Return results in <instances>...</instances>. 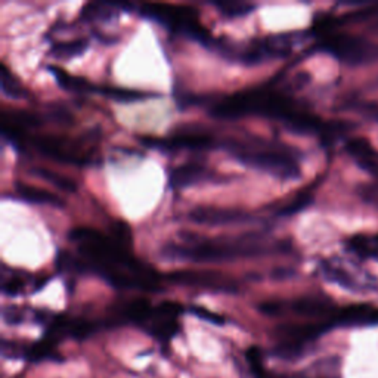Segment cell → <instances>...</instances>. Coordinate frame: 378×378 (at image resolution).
<instances>
[{
    "instance_id": "obj_22",
    "label": "cell",
    "mask_w": 378,
    "mask_h": 378,
    "mask_svg": "<svg viewBox=\"0 0 378 378\" xmlns=\"http://www.w3.org/2000/svg\"><path fill=\"white\" fill-rule=\"evenodd\" d=\"M31 173L40 177L41 181L49 182L50 185H54L55 188L61 189V191L66 192H76L77 191V183L71 179V177H67L64 175H59L54 170L46 169V167H34Z\"/></svg>"
},
{
    "instance_id": "obj_6",
    "label": "cell",
    "mask_w": 378,
    "mask_h": 378,
    "mask_svg": "<svg viewBox=\"0 0 378 378\" xmlns=\"http://www.w3.org/2000/svg\"><path fill=\"white\" fill-rule=\"evenodd\" d=\"M223 139H217L213 135L199 130L176 132L169 138H141V143L155 148L161 152L176 151H210L222 150Z\"/></svg>"
},
{
    "instance_id": "obj_12",
    "label": "cell",
    "mask_w": 378,
    "mask_h": 378,
    "mask_svg": "<svg viewBox=\"0 0 378 378\" xmlns=\"http://www.w3.org/2000/svg\"><path fill=\"white\" fill-rule=\"evenodd\" d=\"M290 309L300 317L321 318L324 321H330L339 310L334 301L324 294H312V296H303L292 300Z\"/></svg>"
},
{
    "instance_id": "obj_24",
    "label": "cell",
    "mask_w": 378,
    "mask_h": 378,
    "mask_svg": "<svg viewBox=\"0 0 378 378\" xmlns=\"http://www.w3.org/2000/svg\"><path fill=\"white\" fill-rule=\"evenodd\" d=\"M313 203V188H304L303 191H300L296 197H292L290 199V203L284 204L277 210L278 216H294L300 212H303L304 208H308Z\"/></svg>"
},
{
    "instance_id": "obj_34",
    "label": "cell",
    "mask_w": 378,
    "mask_h": 378,
    "mask_svg": "<svg viewBox=\"0 0 378 378\" xmlns=\"http://www.w3.org/2000/svg\"><path fill=\"white\" fill-rule=\"evenodd\" d=\"M366 115H368V117H371L372 120L378 121V105L375 103H371V105H366Z\"/></svg>"
},
{
    "instance_id": "obj_15",
    "label": "cell",
    "mask_w": 378,
    "mask_h": 378,
    "mask_svg": "<svg viewBox=\"0 0 378 378\" xmlns=\"http://www.w3.org/2000/svg\"><path fill=\"white\" fill-rule=\"evenodd\" d=\"M15 192L19 199H23L26 203L31 204H41V206H52L57 208H62L66 206L64 199L59 198L57 194L45 191V189H40L36 186H31L27 183H15Z\"/></svg>"
},
{
    "instance_id": "obj_2",
    "label": "cell",
    "mask_w": 378,
    "mask_h": 378,
    "mask_svg": "<svg viewBox=\"0 0 378 378\" xmlns=\"http://www.w3.org/2000/svg\"><path fill=\"white\" fill-rule=\"evenodd\" d=\"M291 244L281 241L269 244L265 235L250 232L237 237L206 238L194 232L177 234V239L166 243L160 255L170 261H192V263H223L238 259L259 257L270 253H287Z\"/></svg>"
},
{
    "instance_id": "obj_14",
    "label": "cell",
    "mask_w": 378,
    "mask_h": 378,
    "mask_svg": "<svg viewBox=\"0 0 378 378\" xmlns=\"http://www.w3.org/2000/svg\"><path fill=\"white\" fill-rule=\"evenodd\" d=\"M321 272L324 278L337 284V286L349 290V291H355V292H361V291H371L377 288V281L375 278L371 279H358L355 275H352L349 270H346L341 266H337L331 263V261H322L321 263Z\"/></svg>"
},
{
    "instance_id": "obj_25",
    "label": "cell",
    "mask_w": 378,
    "mask_h": 378,
    "mask_svg": "<svg viewBox=\"0 0 378 378\" xmlns=\"http://www.w3.org/2000/svg\"><path fill=\"white\" fill-rule=\"evenodd\" d=\"M0 86H2V92L8 98L23 99L27 97L26 88L21 85L19 80L9 71L5 64L0 66Z\"/></svg>"
},
{
    "instance_id": "obj_30",
    "label": "cell",
    "mask_w": 378,
    "mask_h": 378,
    "mask_svg": "<svg viewBox=\"0 0 378 378\" xmlns=\"http://www.w3.org/2000/svg\"><path fill=\"white\" fill-rule=\"evenodd\" d=\"M246 356H247V362L250 365V370L256 378H269L263 366V359H261V350L259 348H256V346L250 348Z\"/></svg>"
},
{
    "instance_id": "obj_8",
    "label": "cell",
    "mask_w": 378,
    "mask_h": 378,
    "mask_svg": "<svg viewBox=\"0 0 378 378\" xmlns=\"http://www.w3.org/2000/svg\"><path fill=\"white\" fill-rule=\"evenodd\" d=\"M183 313V306L176 301H161L152 309L151 318L143 327L151 337L161 343L170 341L181 330L179 317Z\"/></svg>"
},
{
    "instance_id": "obj_18",
    "label": "cell",
    "mask_w": 378,
    "mask_h": 378,
    "mask_svg": "<svg viewBox=\"0 0 378 378\" xmlns=\"http://www.w3.org/2000/svg\"><path fill=\"white\" fill-rule=\"evenodd\" d=\"M123 10V3L115 2H90L83 6L80 17L86 23H98V21H111L117 18Z\"/></svg>"
},
{
    "instance_id": "obj_16",
    "label": "cell",
    "mask_w": 378,
    "mask_h": 378,
    "mask_svg": "<svg viewBox=\"0 0 378 378\" xmlns=\"http://www.w3.org/2000/svg\"><path fill=\"white\" fill-rule=\"evenodd\" d=\"M48 71L52 74L58 83V86L62 88L67 92L71 93H79V94H86V93H97L98 86L93 85L89 80L79 77V76H72L68 74L67 71L57 66H48Z\"/></svg>"
},
{
    "instance_id": "obj_23",
    "label": "cell",
    "mask_w": 378,
    "mask_h": 378,
    "mask_svg": "<svg viewBox=\"0 0 378 378\" xmlns=\"http://www.w3.org/2000/svg\"><path fill=\"white\" fill-rule=\"evenodd\" d=\"M352 128H353V124L349 121H344V120L325 121L324 129L319 135V139H321L322 145L330 146V145L337 142L339 139H341L343 136L348 135Z\"/></svg>"
},
{
    "instance_id": "obj_11",
    "label": "cell",
    "mask_w": 378,
    "mask_h": 378,
    "mask_svg": "<svg viewBox=\"0 0 378 378\" xmlns=\"http://www.w3.org/2000/svg\"><path fill=\"white\" fill-rule=\"evenodd\" d=\"M334 325L331 321L321 322H308V324H282L275 330L281 340L297 341L303 344H310L318 340L321 335L328 332Z\"/></svg>"
},
{
    "instance_id": "obj_3",
    "label": "cell",
    "mask_w": 378,
    "mask_h": 378,
    "mask_svg": "<svg viewBox=\"0 0 378 378\" xmlns=\"http://www.w3.org/2000/svg\"><path fill=\"white\" fill-rule=\"evenodd\" d=\"M222 150L243 166L265 172L277 179L296 181L301 175L297 150L287 145L261 139H223Z\"/></svg>"
},
{
    "instance_id": "obj_4",
    "label": "cell",
    "mask_w": 378,
    "mask_h": 378,
    "mask_svg": "<svg viewBox=\"0 0 378 378\" xmlns=\"http://www.w3.org/2000/svg\"><path fill=\"white\" fill-rule=\"evenodd\" d=\"M138 12L142 18L164 27L173 34L185 36L206 49L212 50L216 39L210 31L199 23L198 10L192 6L164 5V3H142L138 6Z\"/></svg>"
},
{
    "instance_id": "obj_7",
    "label": "cell",
    "mask_w": 378,
    "mask_h": 378,
    "mask_svg": "<svg viewBox=\"0 0 378 378\" xmlns=\"http://www.w3.org/2000/svg\"><path fill=\"white\" fill-rule=\"evenodd\" d=\"M166 279L170 281L176 286L194 287L208 290L215 292H237L238 282L229 275L216 270H173L166 275Z\"/></svg>"
},
{
    "instance_id": "obj_27",
    "label": "cell",
    "mask_w": 378,
    "mask_h": 378,
    "mask_svg": "<svg viewBox=\"0 0 378 378\" xmlns=\"http://www.w3.org/2000/svg\"><path fill=\"white\" fill-rule=\"evenodd\" d=\"M309 346L297 343V341H290V340H279L278 346L274 349V355L279 359L284 361H294L299 359L306 353Z\"/></svg>"
},
{
    "instance_id": "obj_31",
    "label": "cell",
    "mask_w": 378,
    "mask_h": 378,
    "mask_svg": "<svg viewBox=\"0 0 378 378\" xmlns=\"http://www.w3.org/2000/svg\"><path fill=\"white\" fill-rule=\"evenodd\" d=\"M189 312H191L194 317L203 319L206 322L213 324V325H225L226 324V319H225V317H222V315L215 313V312L208 310L206 308H201V306H191L189 308Z\"/></svg>"
},
{
    "instance_id": "obj_32",
    "label": "cell",
    "mask_w": 378,
    "mask_h": 378,
    "mask_svg": "<svg viewBox=\"0 0 378 378\" xmlns=\"http://www.w3.org/2000/svg\"><path fill=\"white\" fill-rule=\"evenodd\" d=\"M259 310L268 317H279L286 310V303L281 300H269L259 304Z\"/></svg>"
},
{
    "instance_id": "obj_21",
    "label": "cell",
    "mask_w": 378,
    "mask_h": 378,
    "mask_svg": "<svg viewBox=\"0 0 378 378\" xmlns=\"http://www.w3.org/2000/svg\"><path fill=\"white\" fill-rule=\"evenodd\" d=\"M348 250L361 259L378 260V234L372 237L355 235L348 241Z\"/></svg>"
},
{
    "instance_id": "obj_29",
    "label": "cell",
    "mask_w": 378,
    "mask_h": 378,
    "mask_svg": "<svg viewBox=\"0 0 378 378\" xmlns=\"http://www.w3.org/2000/svg\"><path fill=\"white\" fill-rule=\"evenodd\" d=\"M28 275H21L18 272H14V274H8L5 270L3 272V282H2V292L6 294L9 297H17L21 292L24 291L27 281L24 279Z\"/></svg>"
},
{
    "instance_id": "obj_1",
    "label": "cell",
    "mask_w": 378,
    "mask_h": 378,
    "mask_svg": "<svg viewBox=\"0 0 378 378\" xmlns=\"http://www.w3.org/2000/svg\"><path fill=\"white\" fill-rule=\"evenodd\" d=\"M68 238L77 246L79 256L66 250L57 255V268L72 274H93L117 290L161 291V277L150 265L136 259L129 248L92 228H74Z\"/></svg>"
},
{
    "instance_id": "obj_26",
    "label": "cell",
    "mask_w": 378,
    "mask_h": 378,
    "mask_svg": "<svg viewBox=\"0 0 378 378\" xmlns=\"http://www.w3.org/2000/svg\"><path fill=\"white\" fill-rule=\"evenodd\" d=\"M346 151H348L353 159L358 160V164L365 161H375V159L378 157V154L372 148V145L364 138L350 139L348 143H346Z\"/></svg>"
},
{
    "instance_id": "obj_35",
    "label": "cell",
    "mask_w": 378,
    "mask_h": 378,
    "mask_svg": "<svg viewBox=\"0 0 378 378\" xmlns=\"http://www.w3.org/2000/svg\"><path fill=\"white\" fill-rule=\"evenodd\" d=\"M291 274H292V272L288 270V269H277V270H275V274H274V277L278 278V279H284V278H287V277L291 275Z\"/></svg>"
},
{
    "instance_id": "obj_19",
    "label": "cell",
    "mask_w": 378,
    "mask_h": 378,
    "mask_svg": "<svg viewBox=\"0 0 378 378\" xmlns=\"http://www.w3.org/2000/svg\"><path fill=\"white\" fill-rule=\"evenodd\" d=\"M89 48V40L85 37L66 40V41H57L50 48V55L55 59L61 61H70L77 57H81Z\"/></svg>"
},
{
    "instance_id": "obj_33",
    "label": "cell",
    "mask_w": 378,
    "mask_h": 378,
    "mask_svg": "<svg viewBox=\"0 0 378 378\" xmlns=\"http://www.w3.org/2000/svg\"><path fill=\"white\" fill-rule=\"evenodd\" d=\"M3 319L8 324H12V325L19 324L24 321V312L17 306H6L3 309Z\"/></svg>"
},
{
    "instance_id": "obj_5",
    "label": "cell",
    "mask_w": 378,
    "mask_h": 378,
    "mask_svg": "<svg viewBox=\"0 0 378 378\" xmlns=\"http://www.w3.org/2000/svg\"><path fill=\"white\" fill-rule=\"evenodd\" d=\"M315 52H325L335 59L352 67L368 66L378 62V43L352 34H327L322 36Z\"/></svg>"
},
{
    "instance_id": "obj_20",
    "label": "cell",
    "mask_w": 378,
    "mask_h": 378,
    "mask_svg": "<svg viewBox=\"0 0 378 378\" xmlns=\"http://www.w3.org/2000/svg\"><path fill=\"white\" fill-rule=\"evenodd\" d=\"M97 93L103 98H108L117 102H135V101H142V99L155 97V93H151V92L126 89V88H117V86H110V85L98 86Z\"/></svg>"
},
{
    "instance_id": "obj_9",
    "label": "cell",
    "mask_w": 378,
    "mask_h": 378,
    "mask_svg": "<svg viewBox=\"0 0 378 378\" xmlns=\"http://www.w3.org/2000/svg\"><path fill=\"white\" fill-rule=\"evenodd\" d=\"M188 219L194 223L206 226H228L253 222L255 216L239 208L216 207V206H198L188 213Z\"/></svg>"
},
{
    "instance_id": "obj_13",
    "label": "cell",
    "mask_w": 378,
    "mask_h": 378,
    "mask_svg": "<svg viewBox=\"0 0 378 378\" xmlns=\"http://www.w3.org/2000/svg\"><path fill=\"white\" fill-rule=\"evenodd\" d=\"M334 327H366L378 325V308L368 303L350 304L335 312L330 319Z\"/></svg>"
},
{
    "instance_id": "obj_10",
    "label": "cell",
    "mask_w": 378,
    "mask_h": 378,
    "mask_svg": "<svg viewBox=\"0 0 378 378\" xmlns=\"http://www.w3.org/2000/svg\"><path fill=\"white\" fill-rule=\"evenodd\" d=\"M206 182H225V177L201 163L177 166L169 173V186L172 189H185Z\"/></svg>"
},
{
    "instance_id": "obj_17",
    "label": "cell",
    "mask_w": 378,
    "mask_h": 378,
    "mask_svg": "<svg viewBox=\"0 0 378 378\" xmlns=\"http://www.w3.org/2000/svg\"><path fill=\"white\" fill-rule=\"evenodd\" d=\"M152 306L148 299H133L119 310V322H130L136 325H145L151 318Z\"/></svg>"
},
{
    "instance_id": "obj_28",
    "label": "cell",
    "mask_w": 378,
    "mask_h": 378,
    "mask_svg": "<svg viewBox=\"0 0 378 378\" xmlns=\"http://www.w3.org/2000/svg\"><path fill=\"white\" fill-rule=\"evenodd\" d=\"M215 6L220 14L226 18H239L253 12L256 9L255 3L248 2H216Z\"/></svg>"
}]
</instances>
